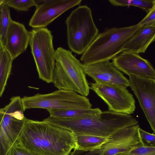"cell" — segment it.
I'll return each mask as SVG.
<instances>
[{"label": "cell", "mask_w": 155, "mask_h": 155, "mask_svg": "<svg viewBox=\"0 0 155 155\" xmlns=\"http://www.w3.org/2000/svg\"><path fill=\"white\" fill-rule=\"evenodd\" d=\"M4 4L3 3V2H2L1 3H0V12L1 10V8H2V6L4 5Z\"/></svg>", "instance_id": "30"}, {"label": "cell", "mask_w": 155, "mask_h": 155, "mask_svg": "<svg viewBox=\"0 0 155 155\" xmlns=\"http://www.w3.org/2000/svg\"><path fill=\"white\" fill-rule=\"evenodd\" d=\"M3 115L0 125V155H8L16 145L26 118L18 98L12 97L2 108Z\"/></svg>", "instance_id": "7"}, {"label": "cell", "mask_w": 155, "mask_h": 155, "mask_svg": "<svg viewBox=\"0 0 155 155\" xmlns=\"http://www.w3.org/2000/svg\"><path fill=\"white\" fill-rule=\"evenodd\" d=\"M12 20L9 7L4 4L0 12V35L1 41L4 47L7 31Z\"/></svg>", "instance_id": "20"}, {"label": "cell", "mask_w": 155, "mask_h": 155, "mask_svg": "<svg viewBox=\"0 0 155 155\" xmlns=\"http://www.w3.org/2000/svg\"><path fill=\"white\" fill-rule=\"evenodd\" d=\"M1 36L0 35V41H1Z\"/></svg>", "instance_id": "32"}, {"label": "cell", "mask_w": 155, "mask_h": 155, "mask_svg": "<svg viewBox=\"0 0 155 155\" xmlns=\"http://www.w3.org/2000/svg\"><path fill=\"white\" fill-rule=\"evenodd\" d=\"M3 115V113L2 110V108H1L0 111V125L2 121Z\"/></svg>", "instance_id": "28"}, {"label": "cell", "mask_w": 155, "mask_h": 155, "mask_svg": "<svg viewBox=\"0 0 155 155\" xmlns=\"http://www.w3.org/2000/svg\"><path fill=\"white\" fill-rule=\"evenodd\" d=\"M113 65L129 76L155 79V71L150 61L138 54L123 51L112 59Z\"/></svg>", "instance_id": "11"}, {"label": "cell", "mask_w": 155, "mask_h": 155, "mask_svg": "<svg viewBox=\"0 0 155 155\" xmlns=\"http://www.w3.org/2000/svg\"><path fill=\"white\" fill-rule=\"evenodd\" d=\"M110 3L115 6H133L139 7L147 13L155 7V0H109Z\"/></svg>", "instance_id": "19"}, {"label": "cell", "mask_w": 155, "mask_h": 155, "mask_svg": "<svg viewBox=\"0 0 155 155\" xmlns=\"http://www.w3.org/2000/svg\"><path fill=\"white\" fill-rule=\"evenodd\" d=\"M82 67L85 74L91 78L95 83L129 87L128 79L110 61L90 64H82Z\"/></svg>", "instance_id": "13"}, {"label": "cell", "mask_w": 155, "mask_h": 155, "mask_svg": "<svg viewBox=\"0 0 155 155\" xmlns=\"http://www.w3.org/2000/svg\"><path fill=\"white\" fill-rule=\"evenodd\" d=\"M65 23L69 48L75 53L82 54L98 34L91 8L79 6L72 11Z\"/></svg>", "instance_id": "4"}, {"label": "cell", "mask_w": 155, "mask_h": 155, "mask_svg": "<svg viewBox=\"0 0 155 155\" xmlns=\"http://www.w3.org/2000/svg\"><path fill=\"white\" fill-rule=\"evenodd\" d=\"M8 155H35L25 149L17 145L14 146Z\"/></svg>", "instance_id": "25"}, {"label": "cell", "mask_w": 155, "mask_h": 155, "mask_svg": "<svg viewBox=\"0 0 155 155\" xmlns=\"http://www.w3.org/2000/svg\"><path fill=\"white\" fill-rule=\"evenodd\" d=\"M3 0H0V3H1L3 2Z\"/></svg>", "instance_id": "31"}, {"label": "cell", "mask_w": 155, "mask_h": 155, "mask_svg": "<svg viewBox=\"0 0 155 155\" xmlns=\"http://www.w3.org/2000/svg\"><path fill=\"white\" fill-rule=\"evenodd\" d=\"M24 111L31 108L46 109H89L92 105L87 97L74 91L59 90L47 94H37L21 98Z\"/></svg>", "instance_id": "6"}, {"label": "cell", "mask_w": 155, "mask_h": 155, "mask_svg": "<svg viewBox=\"0 0 155 155\" xmlns=\"http://www.w3.org/2000/svg\"><path fill=\"white\" fill-rule=\"evenodd\" d=\"M16 145L35 155H69L77 147L75 135L70 131L27 118Z\"/></svg>", "instance_id": "1"}, {"label": "cell", "mask_w": 155, "mask_h": 155, "mask_svg": "<svg viewBox=\"0 0 155 155\" xmlns=\"http://www.w3.org/2000/svg\"><path fill=\"white\" fill-rule=\"evenodd\" d=\"M115 155H155V146L142 145L129 151L119 153Z\"/></svg>", "instance_id": "22"}, {"label": "cell", "mask_w": 155, "mask_h": 155, "mask_svg": "<svg viewBox=\"0 0 155 155\" xmlns=\"http://www.w3.org/2000/svg\"><path fill=\"white\" fill-rule=\"evenodd\" d=\"M55 63L52 82L59 90L74 91L87 97L90 86L82 67V64L70 51L61 47L55 50Z\"/></svg>", "instance_id": "3"}, {"label": "cell", "mask_w": 155, "mask_h": 155, "mask_svg": "<svg viewBox=\"0 0 155 155\" xmlns=\"http://www.w3.org/2000/svg\"><path fill=\"white\" fill-rule=\"evenodd\" d=\"M81 0H49L36 8L29 25L34 29L45 28L65 12L79 5Z\"/></svg>", "instance_id": "12"}, {"label": "cell", "mask_w": 155, "mask_h": 155, "mask_svg": "<svg viewBox=\"0 0 155 155\" xmlns=\"http://www.w3.org/2000/svg\"><path fill=\"white\" fill-rule=\"evenodd\" d=\"M140 28L137 23L105 29L97 35L82 54L80 60L83 64H90L112 60L124 51L125 44Z\"/></svg>", "instance_id": "2"}, {"label": "cell", "mask_w": 155, "mask_h": 155, "mask_svg": "<svg viewBox=\"0 0 155 155\" xmlns=\"http://www.w3.org/2000/svg\"><path fill=\"white\" fill-rule=\"evenodd\" d=\"M3 3L9 7L20 11H27L35 6V0H3Z\"/></svg>", "instance_id": "21"}, {"label": "cell", "mask_w": 155, "mask_h": 155, "mask_svg": "<svg viewBox=\"0 0 155 155\" xmlns=\"http://www.w3.org/2000/svg\"><path fill=\"white\" fill-rule=\"evenodd\" d=\"M49 0H35L36 8L41 6L48 2Z\"/></svg>", "instance_id": "27"}, {"label": "cell", "mask_w": 155, "mask_h": 155, "mask_svg": "<svg viewBox=\"0 0 155 155\" xmlns=\"http://www.w3.org/2000/svg\"><path fill=\"white\" fill-rule=\"evenodd\" d=\"M70 155H98L92 151H86L77 149H74L71 153Z\"/></svg>", "instance_id": "26"}, {"label": "cell", "mask_w": 155, "mask_h": 155, "mask_svg": "<svg viewBox=\"0 0 155 155\" xmlns=\"http://www.w3.org/2000/svg\"><path fill=\"white\" fill-rule=\"evenodd\" d=\"M140 137L144 145L155 146V135L153 133L151 134L144 130L140 127L138 130Z\"/></svg>", "instance_id": "23"}, {"label": "cell", "mask_w": 155, "mask_h": 155, "mask_svg": "<svg viewBox=\"0 0 155 155\" xmlns=\"http://www.w3.org/2000/svg\"><path fill=\"white\" fill-rule=\"evenodd\" d=\"M50 117L58 119H74L100 116L102 111L98 108L89 109H69L47 110Z\"/></svg>", "instance_id": "16"}, {"label": "cell", "mask_w": 155, "mask_h": 155, "mask_svg": "<svg viewBox=\"0 0 155 155\" xmlns=\"http://www.w3.org/2000/svg\"><path fill=\"white\" fill-rule=\"evenodd\" d=\"M30 38V32L23 24L11 21L7 33L4 48L13 61L26 50Z\"/></svg>", "instance_id": "14"}, {"label": "cell", "mask_w": 155, "mask_h": 155, "mask_svg": "<svg viewBox=\"0 0 155 155\" xmlns=\"http://www.w3.org/2000/svg\"><path fill=\"white\" fill-rule=\"evenodd\" d=\"M125 86L118 84H90L93 90L107 105L108 110L131 115L136 109L135 101L133 95Z\"/></svg>", "instance_id": "8"}, {"label": "cell", "mask_w": 155, "mask_h": 155, "mask_svg": "<svg viewBox=\"0 0 155 155\" xmlns=\"http://www.w3.org/2000/svg\"><path fill=\"white\" fill-rule=\"evenodd\" d=\"M4 48V47L3 45L2 42L1 41H0V54Z\"/></svg>", "instance_id": "29"}, {"label": "cell", "mask_w": 155, "mask_h": 155, "mask_svg": "<svg viewBox=\"0 0 155 155\" xmlns=\"http://www.w3.org/2000/svg\"><path fill=\"white\" fill-rule=\"evenodd\" d=\"M130 87L138 100L151 128L155 133V79L129 76Z\"/></svg>", "instance_id": "10"}, {"label": "cell", "mask_w": 155, "mask_h": 155, "mask_svg": "<svg viewBox=\"0 0 155 155\" xmlns=\"http://www.w3.org/2000/svg\"><path fill=\"white\" fill-rule=\"evenodd\" d=\"M76 143L75 149L86 151L99 148L107 140L108 138L84 134H74Z\"/></svg>", "instance_id": "17"}, {"label": "cell", "mask_w": 155, "mask_h": 155, "mask_svg": "<svg viewBox=\"0 0 155 155\" xmlns=\"http://www.w3.org/2000/svg\"><path fill=\"white\" fill-rule=\"evenodd\" d=\"M30 32L29 42L39 79L52 83L55 51L51 32L46 28H35Z\"/></svg>", "instance_id": "5"}, {"label": "cell", "mask_w": 155, "mask_h": 155, "mask_svg": "<svg viewBox=\"0 0 155 155\" xmlns=\"http://www.w3.org/2000/svg\"><path fill=\"white\" fill-rule=\"evenodd\" d=\"M1 110V109H0V110Z\"/></svg>", "instance_id": "33"}, {"label": "cell", "mask_w": 155, "mask_h": 155, "mask_svg": "<svg viewBox=\"0 0 155 155\" xmlns=\"http://www.w3.org/2000/svg\"><path fill=\"white\" fill-rule=\"evenodd\" d=\"M155 38V26L140 28L125 44L124 51L144 53Z\"/></svg>", "instance_id": "15"}, {"label": "cell", "mask_w": 155, "mask_h": 155, "mask_svg": "<svg viewBox=\"0 0 155 155\" xmlns=\"http://www.w3.org/2000/svg\"><path fill=\"white\" fill-rule=\"evenodd\" d=\"M139 127L138 124L120 129L99 148L92 151L98 155H115L143 145L139 134Z\"/></svg>", "instance_id": "9"}, {"label": "cell", "mask_w": 155, "mask_h": 155, "mask_svg": "<svg viewBox=\"0 0 155 155\" xmlns=\"http://www.w3.org/2000/svg\"><path fill=\"white\" fill-rule=\"evenodd\" d=\"M13 61L4 48L0 54V97L5 90L10 75Z\"/></svg>", "instance_id": "18"}, {"label": "cell", "mask_w": 155, "mask_h": 155, "mask_svg": "<svg viewBox=\"0 0 155 155\" xmlns=\"http://www.w3.org/2000/svg\"><path fill=\"white\" fill-rule=\"evenodd\" d=\"M138 23L141 28L155 26V7Z\"/></svg>", "instance_id": "24"}]
</instances>
